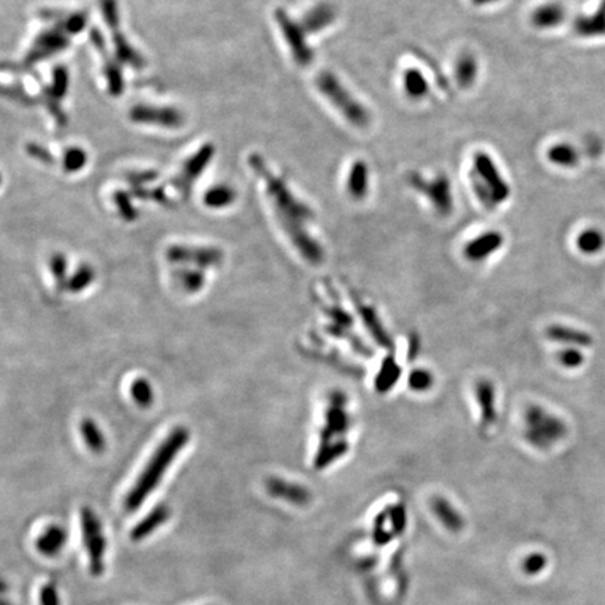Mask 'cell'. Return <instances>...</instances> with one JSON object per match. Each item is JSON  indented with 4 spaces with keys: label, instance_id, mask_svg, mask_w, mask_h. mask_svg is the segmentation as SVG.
Masks as SVG:
<instances>
[{
    "label": "cell",
    "instance_id": "obj_34",
    "mask_svg": "<svg viewBox=\"0 0 605 605\" xmlns=\"http://www.w3.org/2000/svg\"><path fill=\"white\" fill-rule=\"evenodd\" d=\"M129 392H130L132 399L137 402L139 407H143V408L150 407L153 399H155V391H153L152 384L149 383V380L142 378V377L132 381Z\"/></svg>",
    "mask_w": 605,
    "mask_h": 605
},
{
    "label": "cell",
    "instance_id": "obj_25",
    "mask_svg": "<svg viewBox=\"0 0 605 605\" xmlns=\"http://www.w3.org/2000/svg\"><path fill=\"white\" fill-rule=\"evenodd\" d=\"M575 30L581 37L605 35V0H601L593 16L579 17L575 23Z\"/></svg>",
    "mask_w": 605,
    "mask_h": 605
},
{
    "label": "cell",
    "instance_id": "obj_16",
    "mask_svg": "<svg viewBox=\"0 0 605 605\" xmlns=\"http://www.w3.org/2000/svg\"><path fill=\"white\" fill-rule=\"evenodd\" d=\"M265 488L271 496L277 499H282L296 506H306L313 499L311 492L306 486L296 482L286 481L279 477H272L266 480Z\"/></svg>",
    "mask_w": 605,
    "mask_h": 605
},
{
    "label": "cell",
    "instance_id": "obj_9",
    "mask_svg": "<svg viewBox=\"0 0 605 605\" xmlns=\"http://www.w3.org/2000/svg\"><path fill=\"white\" fill-rule=\"evenodd\" d=\"M275 20L283 34V38L292 52L295 62L300 66L310 64L314 58V53L307 44L306 40L307 33L304 31L303 26L299 21L293 20L283 9H277Z\"/></svg>",
    "mask_w": 605,
    "mask_h": 605
},
{
    "label": "cell",
    "instance_id": "obj_38",
    "mask_svg": "<svg viewBox=\"0 0 605 605\" xmlns=\"http://www.w3.org/2000/svg\"><path fill=\"white\" fill-rule=\"evenodd\" d=\"M435 385V376L429 369H414L408 376V387L418 394L428 392Z\"/></svg>",
    "mask_w": 605,
    "mask_h": 605
},
{
    "label": "cell",
    "instance_id": "obj_3",
    "mask_svg": "<svg viewBox=\"0 0 605 605\" xmlns=\"http://www.w3.org/2000/svg\"><path fill=\"white\" fill-rule=\"evenodd\" d=\"M188 441L189 433L185 428H175L170 432V435H167V437L159 444L149 458L133 486L129 489L123 503L128 511L138 510L153 493L167 474V469L173 465L174 459L184 450Z\"/></svg>",
    "mask_w": 605,
    "mask_h": 605
},
{
    "label": "cell",
    "instance_id": "obj_29",
    "mask_svg": "<svg viewBox=\"0 0 605 605\" xmlns=\"http://www.w3.org/2000/svg\"><path fill=\"white\" fill-rule=\"evenodd\" d=\"M455 79L462 89H468L474 85L478 73V64L473 55L464 53L455 62Z\"/></svg>",
    "mask_w": 605,
    "mask_h": 605
},
{
    "label": "cell",
    "instance_id": "obj_33",
    "mask_svg": "<svg viewBox=\"0 0 605 605\" xmlns=\"http://www.w3.org/2000/svg\"><path fill=\"white\" fill-rule=\"evenodd\" d=\"M605 243V238L602 236V233L597 229H586L583 231L579 233L577 238H576V245L579 248V251H581L583 254L587 255H593L597 254L602 249Z\"/></svg>",
    "mask_w": 605,
    "mask_h": 605
},
{
    "label": "cell",
    "instance_id": "obj_19",
    "mask_svg": "<svg viewBox=\"0 0 605 605\" xmlns=\"http://www.w3.org/2000/svg\"><path fill=\"white\" fill-rule=\"evenodd\" d=\"M91 41L93 45L96 46V49L98 51V53L103 58V63H104V76L107 79V85H108V90L112 96H119L123 91V79H122V73L121 69L118 67L116 60L108 55V49L105 46L104 38L103 35L94 30L91 34Z\"/></svg>",
    "mask_w": 605,
    "mask_h": 605
},
{
    "label": "cell",
    "instance_id": "obj_7",
    "mask_svg": "<svg viewBox=\"0 0 605 605\" xmlns=\"http://www.w3.org/2000/svg\"><path fill=\"white\" fill-rule=\"evenodd\" d=\"M101 9L105 24L111 33L115 58L123 64L133 67V69H142L145 66V59L129 44L125 33L121 31L116 0H101Z\"/></svg>",
    "mask_w": 605,
    "mask_h": 605
},
{
    "label": "cell",
    "instance_id": "obj_10",
    "mask_svg": "<svg viewBox=\"0 0 605 605\" xmlns=\"http://www.w3.org/2000/svg\"><path fill=\"white\" fill-rule=\"evenodd\" d=\"M66 46H69V33H67L60 21L53 28H48L34 40L33 46L27 52L26 63L34 64L44 59L51 58L52 55L63 51Z\"/></svg>",
    "mask_w": 605,
    "mask_h": 605
},
{
    "label": "cell",
    "instance_id": "obj_49",
    "mask_svg": "<svg viewBox=\"0 0 605 605\" xmlns=\"http://www.w3.org/2000/svg\"><path fill=\"white\" fill-rule=\"evenodd\" d=\"M493 2H498V0H473V3L477 6H485V5H491Z\"/></svg>",
    "mask_w": 605,
    "mask_h": 605
},
{
    "label": "cell",
    "instance_id": "obj_31",
    "mask_svg": "<svg viewBox=\"0 0 605 605\" xmlns=\"http://www.w3.org/2000/svg\"><path fill=\"white\" fill-rule=\"evenodd\" d=\"M403 89L411 98L419 100L429 93V83L421 71L408 69L403 73Z\"/></svg>",
    "mask_w": 605,
    "mask_h": 605
},
{
    "label": "cell",
    "instance_id": "obj_13",
    "mask_svg": "<svg viewBox=\"0 0 605 605\" xmlns=\"http://www.w3.org/2000/svg\"><path fill=\"white\" fill-rule=\"evenodd\" d=\"M474 167L480 177L484 179L486 186L489 188L496 205L503 204L510 196V186L499 173L495 161L489 155L484 152H477L474 155Z\"/></svg>",
    "mask_w": 605,
    "mask_h": 605
},
{
    "label": "cell",
    "instance_id": "obj_45",
    "mask_svg": "<svg viewBox=\"0 0 605 605\" xmlns=\"http://www.w3.org/2000/svg\"><path fill=\"white\" fill-rule=\"evenodd\" d=\"M51 272L56 282H67L66 281V269H67V261L63 254H53L49 262Z\"/></svg>",
    "mask_w": 605,
    "mask_h": 605
},
{
    "label": "cell",
    "instance_id": "obj_40",
    "mask_svg": "<svg viewBox=\"0 0 605 605\" xmlns=\"http://www.w3.org/2000/svg\"><path fill=\"white\" fill-rule=\"evenodd\" d=\"M87 163V155L80 148L67 149L63 155V170L66 173H78Z\"/></svg>",
    "mask_w": 605,
    "mask_h": 605
},
{
    "label": "cell",
    "instance_id": "obj_4",
    "mask_svg": "<svg viewBox=\"0 0 605 605\" xmlns=\"http://www.w3.org/2000/svg\"><path fill=\"white\" fill-rule=\"evenodd\" d=\"M568 435V426L541 405H528L523 412V436L535 450L547 451Z\"/></svg>",
    "mask_w": 605,
    "mask_h": 605
},
{
    "label": "cell",
    "instance_id": "obj_37",
    "mask_svg": "<svg viewBox=\"0 0 605 605\" xmlns=\"http://www.w3.org/2000/svg\"><path fill=\"white\" fill-rule=\"evenodd\" d=\"M175 278L181 283V286L189 293L198 292L205 283V277L202 274V269H193V268L179 269Z\"/></svg>",
    "mask_w": 605,
    "mask_h": 605
},
{
    "label": "cell",
    "instance_id": "obj_27",
    "mask_svg": "<svg viewBox=\"0 0 605 605\" xmlns=\"http://www.w3.org/2000/svg\"><path fill=\"white\" fill-rule=\"evenodd\" d=\"M348 192L355 199H363L369 191V168L365 161H356L348 177Z\"/></svg>",
    "mask_w": 605,
    "mask_h": 605
},
{
    "label": "cell",
    "instance_id": "obj_21",
    "mask_svg": "<svg viewBox=\"0 0 605 605\" xmlns=\"http://www.w3.org/2000/svg\"><path fill=\"white\" fill-rule=\"evenodd\" d=\"M67 543V532L59 524H51L38 535L37 550L46 558L56 556Z\"/></svg>",
    "mask_w": 605,
    "mask_h": 605
},
{
    "label": "cell",
    "instance_id": "obj_17",
    "mask_svg": "<svg viewBox=\"0 0 605 605\" xmlns=\"http://www.w3.org/2000/svg\"><path fill=\"white\" fill-rule=\"evenodd\" d=\"M503 243L505 237L502 233L496 230L485 231L465 244L464 255L471 262H482L491 255L496 254L502 248Z\"/></svg>",
    "mask_w": 605,
    "mask_h": 605
},
{
    "label": "cell",
    "instance_id": "obj_36",
    "mask_svg": "<svg viewBox=\"0 0 605 605\" xmlns=\"http://www.w3.org/2000/svg\"><path fill=\"white\" fill-rule=\"evenodd\" d=\"M328 317L331 318L332 332L336 336H344L347 332L349 333L353 328V319L341 306H333L328 310Z\"/></svg>",
    "mask_w": 605,
    "mask_h": 605
},
{
    "label": "cell",
    "instance_id": "obj_14",
    "mask_svg": "<svg viewBox=\"0 0 605 605\" xmlns=\"http://www.w3.org/2000/svg\"><path fill=\"white\" fill-rule=\"evenodd\" d=\"M215 153L213 146L205 145L202 149H199L185 164L182 166L178 175L174 178L173 184L177 186L178 192L186 195L192 186V184L196 181V178L204 173L205 167L209 164L212 156Z\"/></svg>",
    "mask_w": 605,
    "mask_h": 605
},
{
    "label": "cell",
    "instance_id": "obj_30",
    "mask_svg": "<svg viewBox=\"0 0 605 605\" xmlns=\"http://www.w3.org/2000/svg\"><path fill=\"white\" fill-rule=\"evenodd\" d=\"M236 191L229 185H215L208 189L204 196V202L208 208L223 209L230 207L236 200Z\"/></svg>",
    "mask_w": 605,
    "mask_h": 605
},
{
    "label": "cell",
    "instance_id": "obj_35",
    "mask_svg": "<svg viewBox=\"0 0 605 605\" xmlns=\"http://www.w3.org/2000/svg\"><path fill=\"white\" fill-rule=\"evenodd\" d=\"M548 159H550V161H552L556 166L573 167L579 161V153L573 146H570L568 143H561V145L552 146L548 150Z\"/></svg>",
    "mask_w": 605,
    "mask_h": 605
},
{
    "label": "cell",
    "instance_id": "obj_5",
    "mask_svg": "<svg viewBox=\"0 0 605 605\" xmlns=\"http://www.w3.org/2000/svg\"><path fill=\"white\" fill-rule=\"evenodd\" d=\"M315 85L322 96H325L329 103L338 108V111L356 128H367L370 123V114L365 105H362L331 72H321Z\"/></svg>",
    "mask_w": 605,
    "mask_h": 605
},
{
    "label": "cell",
    "instance_id": "obj_1",
    "mask_svg": "<svg viewBox=\"0 0 605 605\" xmlns=\"http://www.w3.org/2000/svg\"><path fill=\"white\" fill-rule=\"evenodd\" d=\"M248 163L252 171L262 178L275 216L293 247L308 263H321L324 261V249L306 229V225L314 219L311 208L295 196L282 178L269 171L259 155H251Z\"/></svg>",
    "mask_w": 605,
    "mask_h": 605
},
{
    "label": "cell",
    "instance_id": "obj_22",
    "mask_svg": "<svg viewBox=\"0 0 605 605\" xmlns=\"http://www.w3.org/2000/svg\"><path fill=\"white\" fill-rule=\"evenodd\" d=\"M545 335H547L548 340L558 342V344L568 345L570 348H586V347H590L593 342L591 336L587 332L580 331L577 328L558 325V324L548 326L545 331Z\"/></svg>",
    "mask_w": 605,
    "mask_h": 605
},
{
    "label": "cell",
    "instance_id": "obj_24",
    "mask_svg": "<svg viewBox=\"0 0 605 605\" xmlns=\"http://www.w3.org/2000/svg\"><path fill=\"white\" fill-rule=\"evenodd\" d=\"M401 376H402V370L401 366L396 363L395 358L387 356L383 360L380 370L374 378V387L377 392L387 394L388 391H391L398 384Z\"/></svg>",
    "mask_w": 605,
    "mask_h": 605
},
{
    "label": "cell",
    "instance_id": "obj_11",
    "mask_svg": "<svg viewBox=\"0 0 605 605\" xmlns=\"http://www.w3.org/2000/svg\"><path fill=\"white\" fill-rule=\"evenodd\" d=\"M167 261L181 265H191L198 269L216 266L223 259V252L213 247L171 245L166 251Z\"/></svg>",
    "mask_w": 605,
    "mask_h": 605
},
{
    "label": "cell",
    "instance_id": "obj_26",
    "mask_svg": "<svg viewBox=\"0 0 605 605\" xmlns=\"http://www.w3.org/2000/svg\"><path fill=\"white\" fill-rule=\"evenodd\" d=\"M566 17L565 9L558 3H547L535 9L531 21L538 28H552L563 23Z\"/></svg>",
    "mask_w": 605,
    "mask_h": 605
},
{
    "label": "cell",
    "instance_id": "obj_23",
    "mask_svg": "<svg viewBox=\"0 0 605 605\" xmlns=\"http://www.w3.org/2000/svg\"><path fill=\"white\" fill-rule=\"evenodd\" d=\"M336 17V13L331 5L321 3L310 9L301 19L300 24L306 33H318L329 27Z\"/></svg>",
    "mask_w": 605,
    "mask_h": 605
},
{
    "label": "cell",
    "instance_id": "obj_44",
    "mask_svg": "<svg viewBox=\"0 0 605 605\" xmlns=\"http://www.w3.org/2000/svg\"><path fill=\"white\" fill-rule=\"evenodd\" d=\"M156 177H157V173L152 171V170L133 171V173L126 175V182L130 185L132 189H139V188H145V185L155 181Z\"/></svg>",
    "mask_w": 605,
    "mask_h": 605
},
{
    "label": "cell",
    "instance_id": "obj_6",
    "mask_svg": "<svg viewBox=\"0 0 605 605\" xmlns=\"http://www.w3.org/2000/svg\"><path fill=\"white\" fill-rule=\"evenodd\" d=\"M83 544L89 558L90 573L96 577L101 576L105 570V551L107 540L104 528L97 514L90 507H83L80 511Z\"/></svg>",
    "mask_w": 605,
    "mask_h": 605
},
{
    "label": "cell",
    "instance_id": "obj_47",
    "mask_svg": "<svg viewBox=\"0 0 605 605\" xmlns=\"http://www.w3.org/2000/svg\"><path fill=\"white\" fill-rule=\"evenodd\" d=\"M27 152L31 155V156H34L37 160H40V161H42V163H46V164H49V163H52V155L45 149V148H42V146H40V145H30L28 148H27Z\"/></svg>",
    "mask_w": 605,
    "mask_h": 605
},
{
    "label": "cell",
    "instance_id": "obj_42",
    "mask_svg": "<svg viewBox=\"0 0 605 605\" xmlns=\"http://www.w3.org/2000/svg\"><path fill=\"white\" fill-rule=\"evenodd\" d=\"M114 200H115V205H116V208H118L119 215H121L125 220H133V219H137V216H138V211H137V208L133 207V204L130 202V199H129V196H128L126 192H122V191L115 192V193H114Z\"/></svg>",
    "mask_w": 605,
    "mask_h": 605
},
{
    "label": "cell",
    "instance_id": "obj_28",
    "mask_svg": "<svg viewBox=\"0 0 605 605\" xmlns=\"http://www.w3.org/2000/svg\"><path fill=\"white\" fill-rule=\"evenodd\" d=\"M432 509H433L436 517L450 531H459L462 528L464 520H462L461 514L444 498H433L432 499Z\"/></svg>",
    "mask_w": 605,
    "mask_h": 605
},
{
    "label": "cell",
    "instance_id": "obj_20",
    "mask_svg": "<svg viewBox=\"0 0 605 605\" xmlns=\"http://www.w3.org/2000/svg\"><path fill=\"white\" fill-rule=\"evenodd\" d=\"M171 516V510L167 505L161 503L152 509L148 516H145L137 525L130 531V540L133 543H141L149 535H152L156 529H159L164 523L168 521Z\"/></svg>",
    "mask_w": 605,
    "mask_h": 605
},
{
    "label": "cell",
    "instance_id": "obj_39",
    "mask_svg": "<svg viewBox=\"0 0 605 605\" xmlns=\"http://www.w3.org/2000/svg\"><path fill=\"white\" fill-rule=\"evenodd\" d=\"M469 182H471V185H473V189H474L475 195L478 196V199L481 200V204L488 211H495L498 207L496 202H495L489 188L486 186V184L484 182V179L480 177V174L475 170L469 174Z\"/></svg>",
    "mask_w": 605,
    "mask_h": 605
},
{
    "label": "cell",
    "instance_id": "obj_43",
    "mask_svg": "<svg viewBox=\"0 0 605 605\" xmlns=\"http://www.w3.org/2000/svg\"><path fill=\"white\" fill-rule=\"evenodd\" d=\"M558 362L566 369H576L584 362V356L579 348H566L558 353Z\"/></svg>",
    "mask_w": 605,
    "mask_h": 605
},
{
    "label": "cell",
    "instance_id": "obj_2",
    "mask_svg": "<svg viewBox=\"0 0 605 605\" xmlns=\"http://www.w3.org/2000/svg\"><path fill=\"white\" fill-rule=\"evenodd\" d=\"M351 429L352 415L348 395L340 389L331 391L326 398L324 422L314 457V466L317 469L328 468L349 453Z\"/></svg>",
    "mask_w": 605,
    "mask_h": 605
},
{
    "label": "cell",
    "instance_id": "obj_41",
    "mask_svg": "<svg viewBox=\"0 0 605 605\" xmlns=\"http://www.w3.org/2000/svg\"><path fill=\"white\" fill-rule=\"evenodd\" d=\"M94 281V271L91 266L83 265L80 269H78L76 274L67 281V288H69L72 292H82L83 289H86L89 285H91Z\"/></svg>",
    "mask_w": 605,
    "mask_h": 605
},
{
    "label": "cell",
    "instance_id": "obj_32",
    "mask_svg": "<svg viewBox=\"0 0 605 605\" xmlns=\"http://www.w3.org/2000/svg\"><path fill=\"white\" fill-rule=\"evenodd\" d=\"M80 432L89 450L94 453H101L105 448L104 433L93 419H85L80 423Z\"/></svg>",
    "mask_w": 605,
    "mask_h": 605
},
{
    "label": "cell",
    "instance_id": "obj_46",
    "mask_svg": "<svg viewBox=\"0 0 605 605\" xmlns=\"http://www.w3.org/2000/svg\"><path fill=\"white\" fill-rule=\"evenodd\" d=\"M40 604L41 605H60L58 588L53 583H46L41 587Z\"/></svg>",
    "mask_w": 605,
    "mask_h": 605
},
{
    "label": "cell",
    "instance_id": "obj_12",
    "mask_svg": "<svg viewBox=\"0 0 605 605\" xmlns=\"http://www.w3.org/2000/svg\"><path fill=\"white\" fill-rule=\"evenodd\" d=\"M129 118L134 123L155 125L167 129H177L184 123V116L178 109L171 107H156L145 104L132 107Z\"/></svg>",
    "mask_w": 605,
    "mask_h": 605
},
{
    "label": "cell",
    "instance_id": "obj_8",
    "mask_svg": "<svg viewBox=\"0 0 605 605\" xmlns=\"http://www.w3.org/2000/svg\"><path fill=\"white\" fill-rule=\"evenodd\" d=\"M408 184L418 192L428 196L436 212L441 216H447L453 211V195L451 185L446 175H439L432 181H426L418 173H410L407 178Z\"/></svg>",
    "mask_w": 605,
    "mask_h": 605
},
{
    "label": "cell",
    "instance_id": "obj_15",
    "mask_svg": "<svg viewBox=\"0 0 605 605\" xmlns=\"http://www.w3.org/2000/svg\"><path fill=\"white\" fill-rule=\"evenodd\" d=\"M475 401L480 410L481 425L488 429L498 422V394L489 378H480L475 384Z\"/></svg>",
    "mask_w": 605,
    "mask_h": 605
},
{
    "label": "cell",
    "instance_id": "obj_18",
    "mask_svg": "<svg viewBox=\"0 0 605 605\" xmlns=\"http://www.w3.org/2000/svg\"><path fill=\"white\" fill-rule=\"evenodd\" d=\"M356 308H358V313L360 315L362 322L365 324V326H366L367 332L370 333L373 341L384 349H391L394 347L392 340H391L388 331L385 329L378 313L376 311V308L373 306L366 304L362 300L356 301Z\"/></svg>",
    "mask_w": 605,
    "mask_h": 605
},
{
    "label": "cell",
    "instance_id": "obj_48",
    "mask_svg": "<svg viewBox=\"0 0 605 605\" xmlns=\"http://www.w3.org/2000/svg\"><path fill=\"white\" fill-rule=\"evenodd\" d=\"M544 566H545V558L544 556H541V555H532V556H529L525 561L524 569L528 573H536V572H540Z\"/></svg>",
    "mask_w": 605,
    "mask_h": 605
}]
</instances>
